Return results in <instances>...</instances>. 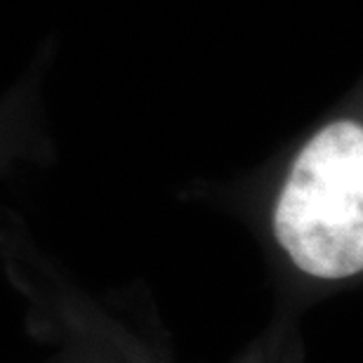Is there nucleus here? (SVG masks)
Here are the masks:
<instances>
[{"label": "nucleus", "mask_w": 363, "mask_h": 363, "mask_svg": "<svg viewBox=\"0 0 363 363\" xmlns=\"http://www.w3.org/2000/svg\"><path fill=\"white\" fill-rule=\"evenodd\" d=\"M276 238L304 274L337 281L363 267V130L342 121L311 140L274 215Z\"/></svg>", "instance_id": "1"}]
</instances>
